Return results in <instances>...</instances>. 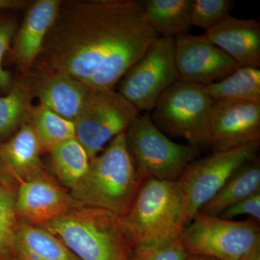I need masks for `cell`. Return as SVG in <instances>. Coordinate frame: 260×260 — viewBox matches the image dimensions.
<instances>
[{
    "mask_svg": "<svg viewBox=\"0 0 260 260\" xmlns=\"http://www.w3.org/2000/svg\"><path fill=\"white\" fill-rule=\"evenodd\" d=\"M158 37L143 1L61 0L34 68L70 75L90 90L114 89Z\"/></svg>",
    "mask_w": 260,
    "mask_h": 260,
    "instance_id": "1",
    "label": "cell"
},
{
    "mask_svg": "<svg viewBox=\"0 0 260 260\" xmlns=\"http://www.w3.org/2000/svg\"><path fill=\"white\" fill-rule=\"evenodd\" d=\"M143 181L128 148L125 132L111 140L100 155L90 160L88 172L70 194L82 206L123 217Z\"/></svg>",
    "mask_w": 260,
    "mask_h": 260,
    "instance_id": "2",
    "label": "cell"
},
{
    "mask_svg": "<svg viewBox=\"0 0 260 260\" xmlns=\"http://www.w3.org/2000/svg\"><path fill=\"white\" fill-rule=\"evenodd\" d=\"M121 218L133 249L179 240L186 226V216L184 197L177 181L145 179Z\"/></svg>",
    "mask_w": 260,
    "mask_h": 260,
    "instance_id": "3",
    "label": "cell"
},
{
    "mask_svg": "<svg viewBox=\"0 0 260 260\" xmlns=\"http://www.w3.org/2000/svg\"><path fill=\"white\" fill-rule=\"evenodd\" d=\"M122 217L80 206L43 225L80 260H131Z\"/></svg>",
    "mask_w": 260,
    "mask_h": 260,
    "instance_id": "4",
    "label": "cell"
},
{
    "mask_svg": "<svg viewBox=\"0 0 260 260\" xmlns=\"http://www.w3.org/2000/svg\"><path fill=\"white\" fill-rule=\"evenodd\" d=\"M126 143L135 167L146 179L177 181L195 160L200 148L172 141L155 126L150 112L138 116L126 132Z\"/></svg>",
    "mask_w": 260,
    "mask_h": 260,
    "instance_id": "5",
    "label": "cell"
},
{
    "mask_svg": "<svg viewBox=\"0 0 260 260\" xmlns=\"http://www.w3.org/2000/svg\"><path fill=\"white\" fill-rule=\"evenodd\" d=\"M179 240L188 254L219 260H242L260 249L259 222L225 220L198 212Z\"/></svg>",
    "mask_w": 260,
    "mask_h": 260,
    "instance_id": "6",
    "label": "cell"
},
{
    "mask_svg": "<svg viewBox=\"0 0 260 260\" xmlns=\"http://www.w3.org/2000/svg\"><path fill=\"white\" fill-rule=\"evenodd\" d=\"M213 104L204 85L179 80L162 94L150 117L164 134L180 137L200 148L209 143Z\"/></svg>",
    "mask_w": 260,
    "mask_h": 260,
    "instance_id": "7",
    "label": "cell"
},
{
    "mask_svg": "<svg viewBox=\"0 0 260 260\" xmlns=\"http://www.w3.org/2000/svg\"><path fill=\"white\" fill-rule=\"evenodd\" d=\"M140 112L114 89L90 90L74 122L75 138L90 160L106 144L125 133Z\"/></svg>",
    "mask_w": 260,
    "mask_h": 260,
    "instance_id": "8",
    "label": "cell"
},
{
    "mask_svg": "<svg viewBox=\"0 0 260 260\" xmlns=\"http://www.w3.org/2000/svg\"><path fill=\"white\" fill-rule=\"evenodd\" d=\"M179 80L174 38L159 37L121 78L118 92L140 112H150Z\"/></svg>",
    "mask_w": 260,
    "mask_h": 260,
    "instance_id": "9",
    "label": "cell"
},
{
    "mask_svg": "<svg viewBox=\"0 0 260 260\" xmlns=\"http://www.w3.org/2000/svg\"><path fill=\"white\" fill-rule=\"evenodd\" d=\"M259 144L255 142L226 151L213 152L195 159L186 168L177 180L184 197L186 225L239 167L257 157Z\"/></svg>",
    "mask_w": 260,
    "mask_h": 260,
    "instance_id": "10",
    "label": "cell"
},
{
    "mask_svg": "<svg viewBox=\"0 0 260 260\" xmlns=\"http://www.w3.org/2000/svg\"><path fill=\"white\" fill-rule=\"evenodd\" d=\"M174 56L179 81L201 85L220 81L241 67L205 34L174 38Z\"/></svg>",
    "mask_w": 260,
    "mask_h": 260,
    "instance_id": "11",
    "label": "cell"
},
{
    "mask_svg": "<svg viewBox=\"0 0 260 260\" xmlns=\"http://www.w3.org/2000/svg\"><path fill=\"white\" fill-rule=\"evenodd\" d=\"M260 142V104L213 101L208 145L226 151Z\"/></svg>",
    "mask_w": 260,
    "mask_h": 260,
    "instance_id": "12",
    "label": "cell"
},
{
    "mask_svg": "<svg viewBox=\"0 0 260 260\" xmlns=\"http://www.w3.org/2000/svg\"><path fill=\"white\" fill-rule=\"evenodd\" d=\"M43 174L20 183L15 199L17 216L43 226L82 206L71 194Z\"/></svg>",
    "mask_w": 260,
    "mask_h": 260,
    "instance_id": "13",
    "label": "cell"
},
{
    "mask_svg": "<svg viewBox=\"0 0 260 260\" xmlns=\"http://www.w3.org/2000/svg\"><path fill=\"white\" fill-rule=\"evenodd\" d=\"M28 76L34 96L39 104L58 115L74 121L90 90L70 75L32 68Z\"/></svg>",
    "mask_w": 260,
    "mask_h": 260,
    "instance_id": "14",
    "label": "cell"
},
{
    "mask_svg": "<svg viewBox=\"0 0 260 260\" xmlns=\"http://www.w3.org/2000/svg\"><path fill=\"white\" fill-rule=\"evenodd\" d=\"M60 3L61 0H38L30 5L12 49L13 60L24 75L30 73L42 52Z\"/></svg>",
    "mask_w": 260,
    "mask_h": 260,
    "instance_id": "15",
    "label": "cell"
},
{
    "mask_svg": "<svg viewBox=\"0 0 260 260\" xmlns=\"http://www.w3.org/2000/svg\"><path fill=\"white\" fill-rule=\"evenodd\" d=\"M208 39L241 67L260 66V23L228 15L205 32Z\"/></svg>",
    "mask_w": 260,
    "mask_h": 260,
    "instance_id": "16",
    "label": "cell"
},
{
    "mask_svg": "<svg viewBox=\"0 0 260 260\" xmlns=\"http://www.w3.org/2000/svg\"><path fill=\"white\" fill-rule=\"evenodd\" d=\"M41 152L31 126L25 123L8 141L0 143V177L21 183L44 174Z\"/></svg>",
    "mask_w": 260,
    "mask_h": 260,
    "instance_id": "17",
    "label": "cell"
},
{
    "mask_svg": "<svg viewBox=\"0 0 260 260\" xmlns=\"http://www.w3.org/2000/svg\"><path fill=\"white\" fill-rule=\"evenodd\" d=\"M11 260H80L56 236L42 226L19 225Z\"/></svg>",
    "mask_w": 260,
    "mask_h": 260,
    "instance_id": "18",
    "label": "cell"
},
{
    "mask_svg": "<svg viewBox=\"0 0 260 260\" xmlns=\"http://www.w3.org/2000/svg\"><path fill=\"white\" fill-rule=\"evenodd\" d=\"M259 191L260 162L256 157L239 167L198 212L203 215L218 216L229 207Z\"/></svg>",
    "mask_w": 260,
    "mask_h": 260,
    "instance_id": "19",
    "label": "cell"
},
{
    "mask_svg": "<svg viewBox=\"0 0 260 260\" xmlns=\"http://www.w3.org/2000/svg\"><path fill=\"white\" fill-rule=\"evenodd\" d=\"M194 0H145V18L160 37L175 38L192 27L191 13Z\"/></svg>",
    "mask_w": 260,
    "mask_h": 260,
    "instance_id": "20",
    "label": "cell"
},
{
    "mask_svg": "<svg viewBox=\"0 0 260 260\" xmlns=\"http://www.w3.org/2000/svg\"><path fill=\"white\" fill-rule=\"evenodd\" d=\"M213 101H237L260 104V70L239 67L220 81L204 85Z\"/></svg>",
    "mask_w": 260,
    "mask_h": 260,
    "instance_id": "21",
    "label": "cell"
},
{
    "mask_svg": "<svg viewBox=\"0 0 260 260\" xmlns=\"http://www.w3.org/2000/svg\"><path fill=\"white\" fill-rule=\"evenodd\" d=\"M34 97L26 75L12 85L8 95L0 97L1 139L15 134L20 126L28 122Z\"/></svg>",
    "mask_w": 260,
    "mask_h": 260,
    "instance_id": "22",
    "label": "cell"
},
{
    "mask_svg": "<svg viewBox=\"0 0 260 260\" xmlns=\"http://www.w3.org/2000/svg\"><path fill=\"white\" fill-rule=\"evenodd\" d=\"M49 153L56 177L67 187L73 189L88 172L90 160L86 150L74 138L56 145Z\"/></svg>",
    "mask_w": 260,
    "mask_h": 260,
    "instance_id": "23",
    "label": "cell"
},
{
    "mask_svg": "<svg viewBox=\"0 0 260 260\" xmlns=\"http://www.w3.org/2000/svg\"><path fill=\"white\" fill-rule=\"evenodd\" d=\"M28 123L42 150L49 152L59 143L75 138L73 121L61 117L40 104L32 107Z\"/></svg>",
    "mask_w": 260,
    "mask_h": 260,
    "instance_id": "24",
    "label": "cell"
},
{
    "mask_svg": "<svg viewBox=\"0 0 260 260\" xmlns=\"http://www.w3.org/2000/svg\"><path fill=\"white\" fill-rule=\"evenodd\" d=\"M16 194L6 184L0 185V260H11L19 224Z\"/></svg>",
    "mask_w": 260,
    "mask_h": 260,
    "instance_id": "25",
    "label": "cell"
},
{
    "mask_svg": "<svg viewBox=\"0 0 260 260\" xmlns=\"http://www.w3.org/2000/svg\"><path fill=\"white\" fill-rule=\"evenodd\" d=\"M234 5L233 0H194L191 25L207 31L230 15Z\"/></svg>",
    "mask_w": 260,
    "mask_h": 260,
    "instance_id": "26",
    "label": "cell"
},
{
    "mask_svg": "<svg viewBox=\"0 0 260 260\" xmlns=\"http://www.w3.org/2000/svg\"><path fill=\"white\" fill-rule=\"evenodd\" d=\"M188 254L177 240L165 245L133 249L131 260H185Z\"/></svg>",
    "mask_w": 260,
    "mask_h": 260,
    "instance_id": "27",
    "label": "cell"
},
{
    "mask_svg": "<svg viewBox=\"0 0 260 260\" xmlns=\"http://www.w3.org/2000/svg\"><path fill=\"white\" fill-rule=\"evenodd\" d=\"M15 20L6 17H0V90H8L12 86L11 75L3 69V59L9 50L12 39L16 34Z\"/></svg>",
    "mask_w": 260,
    "mask_h": 260,
    "instance_id": "28",
    "label": "cell"
},
{
    "mask_svg": "<svg viewBox=\"0 0 260 260\" xmlns=\"http://www.w3.org/2000/svg\"><path fill=\"white\" fill-rule=\"evenodd\" d=\"M242 215H249L251 218L260 222V191L229 207L218 217L225 220H232V218Z\"/></svg>",
    "mask_w": 260,
    "mask_h": 260,
    "instance_id": "29",
    "label": "cell"
},
{
    "mask_svg": "<svg viewBox=\"0 0 260 260\" xmlns=\"http://www.w3.org/2000/svg\"><path fill=\"white\" fill-rule=\"evenodd\" d=\"M30 5L31 3L27 0H0V10L21 9Z\"/></svg>",
    "mask_w": 260,
    "mask_h": 260,
    "instance_id": "30",
    "label": "cell"
},
{
    "mask_svg": "<svg viewBox=\"0 0 260 260\" xmlns=\"http://www.w3.org/2000/svg\"><path fill=\"white\" fill-rule=\"evenodd\" d=\"M242 260H260V249L251 251L249 254L244 256Z\"/></svg>",
    "mask_w": 260,
    "mask_h": 260,
    "instance_id": "31",
    "label": "cell"
},
{
    "mask_svg": "<svg viewBox=\"0 0 260 260\" xmlns=\"http://www.w3.org/2000/svg\"><path fill=\"white\" fill-rule=\"evenodd\" d=\"M185 260H219L214 259V258L208 257V256H200V255H191L188 254L186 256Z\"/></svg>",
    "mask_w": 260,
    "mask_h": 260,
    "instance_id": "32",
    "label": "cell"
}]
</instances>
